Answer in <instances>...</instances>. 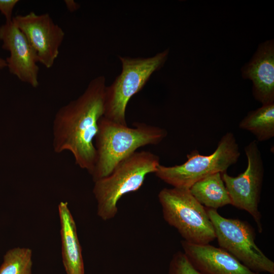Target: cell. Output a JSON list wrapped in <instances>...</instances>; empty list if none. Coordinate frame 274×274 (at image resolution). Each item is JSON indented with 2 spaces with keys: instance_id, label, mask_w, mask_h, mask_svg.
Wrapping results in <instances>:
<instances>
[{
  "instance_id": "obj_1",
  "label": "cell",
  "mask_w": 274,
  "mask_h": 274,
  "mask_svg": "<svg viewBox=\"0 0 274 274\" xmlns=\"http://www.w3.org/2000/svg\"><path fill=\"white\" fill-rule=\"evenodd\" d=\"M106 86L104 76L93 78L78 97L59 109L53 122L54 151L70 152L76 164L90 174L95 162L94 141L104 115Z\"/></svg>"
},
{
  "instance_id": "obj_2",
  "label": "cell",
  "mask_w": 274,
  "mask_h": 274,
  "mask_svg": "<svg viewBox=\"0 0 274 274\" xmlns=\"http://www.w3.org/2000/svg\"><path fill=\"white\" fill-rule=\"evenodd\" d=\"M133 125L129 127L104 116L100 118L94 141L95 162L90 174L94 182L109 175L120 161L139 148L158 145L167 134L159 127L140 122Z\"/></svg>"
},
{
  "instance_id": "obj_3",
  "label": "cell",
  "mask_w": 274,
  "mask_h": 274,
  "mask_svg": "<svg viewBox=\"0 0 274 274\" xmlns=\"http://www.w3.org/2000/svg\"><path fill=\"white\" fill-rule=\"evenodd\" d=\"M159 164V158L156 154L136 151L120 161L109 175L94 181L93 193L97 201L98 216L105 221L114 218L119 199L138 190L147 175L155 173Z\"/></svg>"
},
{
  "instance_id": "obj_4",
  "label": "cell",
  "mask_w": 274,
  "mask_h": 274,
  "mask_svg": "<svg viewBox=\"0 0 274 274\" xmlns=\"http://www.w3.org/2000/svg\"><path fill=\"white\" fill-rule=\"evenodd\" d=\"M168 54L167 49L149 57L119 56L122 70L106 87L104 116L127 125L125 113L129 100L143 89L152 74L163 66Z\"/></svg>"
},
{
  "instance_id": "obj_5",
  "label": "cell",
  "mask_w": 274,
  "mask_h": 274,
  "mask_svg": "<svg viewBox=\"0 0 274 274\" xmlns=\"http://www.w3.org/2000/svg\"><path fill=\"white\" fill-rule=\"evenodd\" d=\"M238 144L233 133L226 132L219 141L216 150L203 155L194 150L187 155L183 164L172 166L159 164L155 175L175 188L189 189L203 178L216 173L226 172L240 157Z\"/></svg>"
},
{
  "instance_id": "obj_6",
  "label": "cell",
  "mask_w": 274,
  "mask_h": 274,
  "mask_svg": "<svg viewBox=\"0 0 274 274\" xmlns=\"http://www.w3.org/2000/svg\"><path fill=\"white\" fill-rule=\"evenodd\" d=\"M158 199L165 221L175 228L183 240L193 244H208L216 239L207 209L188 189L165 188Z\"/></svg>"
},
{
  "instance_id": "obj_7",
  "label": "cell",
  "mask_w": 274,
  "mask_h": 274,
  "mask_svg": "<svg viewBox=\"0 0 274 274\" xmlns=\"http://www.w3.org/2000/svg\"><path fill=\"white\" fill-rule=\"evenodd\" d=\"M207 211L220 248L254 272L274 274V262L256 244L252 226L238 219L225 218L217 210Z\"/></svg>"
},
{
  "instance_id": "obj_8",
  "label": "cell",
  "mask_w": 274,
  "mask_h": 274,
  "mask_svg": "<svg viewBox=\"0 0 274 274\" xmlns=\"http://www.w3.org/2000/svg\"><path fill=\"white\" fill-rule=\"evenodd\" d=\"M247 166L236 177L221 173L231 204L248 212L256 223L259 232L263 231L261 215L258 209L264 177V165L258 142L254 140L244 149Z\"/></svg>"
},
{
  "instance_id": "obj_9",
  "label": "cell",
  "mask_w": 274,
  "mask_h": 274,
  "mask_svg": "<svg viewBox=\"0 0 274 274\" xmlns=\"http://www.w3.org/2000/svg\"><path fill=\"white\" fill-rule=\"evenodd\" d=\"M12 21L35 50L39 62L47 68L52 67L64 38L63 30L48 13L37 14L31 11L16 15Z\"/></svg>"
},
{
  "instance_id": "obj_10",
  "label": "cell",
  "mask_w": 274,
  "mask_h": 274,
  "mask_svg": "<svg viewBox=\"0 0 274 274\" xmlns=\"http://www.w3.org/2000/svg\"><path fill=\"white\" fill-rule=\"evenodd\" d=\"M2 48L9 51L6 59L9 72L19 80L37 88L39 67L37 54L27 39L13 21L0 26Z\"/></svg>"
},
{
  "instance_id": "obj_11",
  "label": "cell",
  "mask_w": 274,
  "mask_h": 274,
  "mask_svg": "<svg viewBox=\"0 0 274 274\" xmlns=\"http://www.w3.org/2000/svg\"><path fill=\"white\" fill-rule=\"evenodd\" d=\"M241 71L243 78L252 81V93L256 100L262 105L274 103L273 40L260 44Z\"/></svg>"
},
{
  "instance_id": "obj_12",
  "label": "cell",
  "mask_w": 274,
  "mask_h": 274,
  "mask_svg": "<svg viewBox=\"0 0 274 274\" xmlns=\"http://www.w3.org/2000/svg\"><path fill=\"white\" fill-rule=\"evenodd\" d=\"M183 252L201 274H260L254 272L221 248L181 242Z\"/></svg>"
},
{
  "instance_id": "obj_13",
  "label": "cell",
  "mask_w": 274,
  "mask_h": 274,
  "mask_svg": "<svg viewBox=\"0 0 274 274\" xmlns=\"http://www.w3.org/2000/svg\"><path fill=\"white\" fill-rule=\"evenodd\" d=\"M58 210L61 225L62 257L66 274H84L81 248L75 222L66 202H60Z\"/></svg>"
},
{
  "instance_id": "obj_14",
  "label": "cell",
  "mask_w": 274,
  "mask_h": 274,
  "mask_svg": "<svg viewBox=\"0 0 274 274\" xmlns=\"http://www.w3.org/2000/svg\"><path fill=\"white\" fill-rule=\"evenodd\" d=\"M189 190L200 204L208 208L217 210L231 204L230 196L220 173L210 175L198 181Z\"/></svg>"
},
{
  "instance_id": "obj_15",
  "label": "cell",
  "mask_w": 274,
  "mask_h": 274,
  "mask_svg": "<svg viewBox=\"0 0 274 274\" xmlns=\"http://www.w3.org/2000/svg\"><path fill=\"white\" fill-rule=\"evenodd\" d=\"M241 129L251 132L257 142L270 140L274 136V103L262 105L250 111L239 123Z\"/></svg>"
},
{
  "instance_id": "obj_16",
  "label": "cell",
  "mask_w": 274,
  "mask_h": 274,
  "mask_svg": "<svg viewBox=\"0 0 274 274\" xmlns=\"http://www.w3.org/2000/svg\"><path fill=\"white\" fill-rule=\"evenodd\" d=\"M32 251L17 247L8 251L0 266V274H32Z\"/></svg>"
},
{
  "instance_id": "obj_17",
  "label": "cell",
  "mask_w": 274,
  "mask_h": 274,
  "mask_svg": "<svg viewBox=\"0 0 274 274\" xmlns=\"http://www.w3.org/2000/svg\"><path fill=\"white\" fill-rule=\"evenodd\" d=\"M168 274H201L192 264L183 252L178 251L170 261Z\"/></svg>"
},
{
  "instance_id": "obj_18",
  "label": "cell",
  "mask_w": 274,
  "mask_h": 274,
  "mask_svg": "<svg viewBox=\"0 0 274 274\" xmlns=\"http://www.w3.org/2000/svg\"><path fill=\"white\" fill-rule=\"evenodd\" d=\"M18 0H0V12L5 16L6 21L12 20V13Z\"/></svg>"
},
{
  "instance_id": "obj_19",
  "label": "cell",
  "mask_w": 274,
  "mask_h": 274,
  "mask_svg": "<svg viewBox=\"0 0 274 274\" xmlns=\"http://www.w3.org/2000/svg\"><path fill=\"white\" fill-rule=\"evenodd\" d=\"M64 2L67 10L70 12L75 11L79 8V4L74 1L66 0Z\"/></svg>"
},
{
  "instance_id": "obj_20",
  "label": "cell",
  "mask_w": 274,
  "mask_h": 274,
  "mask_svg": "<svg viewBox=\"0 0 274 274\" xmlns=\"http://www.w3.org/2000/svg\"><path fill=\"white\" fill-rule=\"evenodd\" d=\"M7 65L6 59H4L0 57V71L5 67H7Z\"/></svg>"
}]
</instances>
